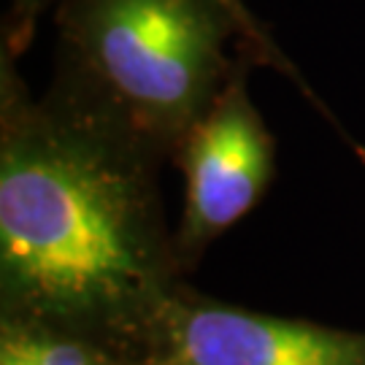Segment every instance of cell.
I'll use <instances>...</instances> for the list:
<instances>
[{
  "instance_id": "7a4b0ae2",
  "label": "cell",
  "mask_w": 365,
  "mask_h": 365,
  "mask_svg": "<svg viewBox=\"0 0 365 365\" xmlns=\"http://www.w3.org/2000/svg\"><path fill=\"white\" fill-rule=\"evenodd\" d=\"M63 22L114 103L157 130L195 125L222 71L238 0H66Z\"/></svg>"
},
{
  "instance_id": "3957f363",
  "label": "cell",
  "mask_w": 365,
  "mask_h": 365,
  "mask_svg": "<svg viewBox=\"0 0 365 365\" xmlns=\"http://www.w3.org/2000/svg\"><path fill=\"white\" fill-rule=\"evenodd\" d=\"M184 165L192 235L225 230L257 203L271 176V138L241 84L192 125Z\"/></svg>"
},
{
  "instance_id": "8992f818",
  "label": "cell",
  "mask_w": 365,
  "mask_h": 365,
  "mask_svg": "<svg viewBox=\"0 0 365 365\" xmlns=\"http://www.w3.org/2000/svg\"><path fill=\"white\" fill-rule=\"evenodd\" d=\"M11 3H14V22H16V27L25 33V30L33 27L38 11L49 3V0H11Z\"/></svg>"
},
{
  "instance_id": "6da1fadb",
  "label": "cell",
  "mask_w": 365,
  "mask_h": 365,
  "mask_svg": "<svg viewBox=\"0 0 365 365\" xmlns=\"http://www.w3.org/2000/svg\"><path fill=\"white\" fill-rule=\"evenodd\" d=\"M11 122L0 163V249L9 276L54 306L119 300L141 265L117 168L68 125Z\"/></svg>"
},
{
  "instance_id": "277c9868",
  "label": "cell",
  "mask_w": 365,
  "mask_h": 365,
  "mask_svg": "<svg viewBox=\"0 0 365 365\" xmlns=\"http://www.w3.org/2000/svg\"><path fill=\"white\" fill-rule=\"evenodd\" d=\"M182 365H365L363 341L233 309H192L173 322Z\"/></svg>"
},
{
  "instance_id": "5b68a950",
  "label": "cell",
  "mask_w": 365,
  "mask_h": 365,
  "mask_svg": "<svg viewBox=\"0 0 365 365\" xmlns=\"http://www.w3.org/2000/svg\"><path fill=\"white\" fill-rule=\"evenodd\" d=\"M0 365H90V360L73 344L9 336L3 341Z\"/></svg>"
}]
</instances>
